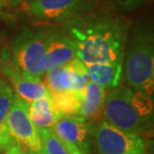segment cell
Masks as SVG:
<instances>
[{
	"instance_id": "cell-4",
	"label": "cell",
	"mask_w": 154,
	"mask_h": 154,
	"mask_svg": "<svg viewBox=\"0 0 154 154\" xmlns=\"http://www.w3.org/2000/svg\"><path fill=\"white\" fill-rule=\"evenodd\" d=\"M50 26L24 27L8 46L0 51V59L17 67L27 75L42 78L43 62Z\"/></svg>"
},
{
	"instance_id": "cell-27",
	"label": "cell",
	"mask_w": 154,
	"mask_h": 154,
	"mask_svg": "<svg viewBox=\"0 0 154 154\" xmlns=\"http://www.w3.org/2000/svg\"><path fill=\"white\" fill-rule=\"evenodd\" d=\"M0 51H1V50H0Z\"/></svg>"
},
{
	"instance_id": "cell-25",
	"label": "cell",
	"mask_w": 154,
	"mask_h": 154,
	"mask_svg": "<svg viewBox=\"0 0 154 154\" xmlns=\"http://www.w3.org/2000/svg\"><path fill=\"white\" fill-rule=\"evenodd\" d=\"M128 154H135V153H128Z\"/></svg>"
},
{
	"instance_id": "cell-8",
	"label": "cell",
	"mask_w": 154,
	"mask_h": 154,
	"mask_svg": "<svg viewBox=\"0 0 154 154\" xmlns=\"http://www.w3.org/2000/svg\"><path fill=\"white\" fill-rule=\"evenodd\" d=\"M6 126L11 137L25 151L42 152L38 129L28 115L27 103L15 94L6 117Z\"/></svg>"
},
{
	"instance_id": "cell-16",
	"label": "cell",
	"mask_w": 154,
	"mask_h": 154,
	"mask_svg": "<svg viewBox=\"0 0 154 154\" xmlns=\"http://www.w3.org/2000/svg\"><path fill=\"white\" fill-rule=\"evenodd\" d=\"M52 103L60 116H79L81 91H63L50 94Z\"/></svg>"
},
{
	"instance_id": "cell-5",
	"label": "cell",
	"mask_w": 154,
	"mask_h": 154,
	"mask_svg": "<svg viewBox=\"0 0 154 154\" xmlns=\"http://www.w3.org/2000/svg\"><path fill=\"white\" fill-rule=\"evenodd\" d=\"M92 144L98 154H145L147 148L145 137L123 131L104 120L95 123Z\"/></svg>"
},
{
	"instance_id": "cell-12",
	"label": "cell",
	"mask_w": 154,
	"mask_h": 154,
	"mask_svg": "<svg viewBox=\"0 0 154 154\" xmlns=\"http://www.w3.org/2000/svg\"><path fill=\"white\" fill-rule=\"evenodd\" d=\"M107 91L90 80L81 91L79 116L86 120L98 122L102 120L104 102Z\"/></svg>"
},
{
	"instance_id": "cell-6",
	"label": "cell",
	"mask_w": 154,
	"mask_h": 154,
	"mask_svg": "<svg viewBox=\"0 0 154 154\" xmlns=\"http://www.w3.org/2000/svg\"><path fill=\"white\" fill-rule=\"evenodd\" d=\"M96 0H34L26 3L27 12L43 21L65 23L93 11Z\"/></svg>"
},
{
	"instance_id": "cell-10",
	"label": "cell",
	"mask_w": 154,
	"mask_h": 154,
	"mask_svg": "<svg viewBox=\"0 0 154 154\" xmlns=\"http://www.w3.org/2000/svg\"><path fill=\"white\" fill-rule=\"evenodd\" d=\"M0 73L10 85L14 94L26 103L50 95L40 78L27 75L2 59H0Z\"/></svg>"
},
{
	"instance_id": "cell-14",
	"label": "cell",
	"mask_w": 154,
	"mask_h": 154,
	"mask_svg": "<svg viewBox=\"0 0 154 154\" xmlns=\"http://www.w3.org/2000/svg\"><path fill=\"white\" fill-rule=\"evenodd\" d=\"M89 80L105 90H111L120 84L122 77V65L112 63L85 64Z\"/></svg>"
},
{
	"instance_id": "cell-22",
	"label": "cell",
	"mask_w": 154,
	"mask_h": 154,
	"mask_svg": "<svg viewBox=\"0 0 154 154\" xmlns=\"http://www.w3.org/2000/svg\"><path fill=\"white\" fill-rule=\"evenodd\" d=\"M5 3V0H0V7H2Z\"/></svg>"
},
{
	"instance_id": "cell-9",
	"label": "cell",
	"mask_w": 154,
	"mask_h": 154,
	"mask_svg": "<svg viewBox=\"0 0 154 154\" xmlns=\"http://www.w3.org/2000/svg\"><path fill=\"white\" fill-rule=\"evenodd\" d=\"M41 80L49 94L63 91L80 92L88 83L89 75L85 64L75 57L68 63L46 72Z\"/></svg>"
},
{
	"instance_id": "cell-2",
	"label": "cell",
	"mask_w": 154,
	"mask_h": 154,
	"mask_svg": "<svg viewBox=\"0 0 154 154\" xmlns=\"http://www.w3.org/2000/svg\"><path fill=\"white\" fill-rule=\"evenodd\" d=\"M153 118V98L124 84L107 92L102 120L109 124L145 137L152 133Z\"/></svg>"
},
{
	"instance_id": "cell-18",
	"label": "cell",
	"mask_w": 154,
	"mask_h": 154,
	"mask_svg": "<svg viewBox=\"0 0 154 154\" xmlns=\"http://www.w3.org/2000/svg\"><path fill=\"white\" fill-rule=\"evenodd\" d=\"M107 4L110 11L122 14L129 13L144 5L149 0H102Z\"/></svg>"
},
{
	"instance_id": "cell-15",
	"label": "cell",
	"mask_w": 154,
	"mask_h": 154,
	"mask_svg": "<svg viewBox=\"0 0 154 154\" xmlns=\"http://www.w3.org/2000/svg\"><path fill=\"white\" fill-rule=\"evenodd\" d=\"M14 98V92L0 73V145L3 150L15 144V140L9 134L6 126V117Z\"/></svg>"
},
{
	"instance_id": "cell-24",
	"label": "cell",
	"mask_w": 154,
	"mask_h": 154,
	"mask_svg": "<svg viewBox=\"0 0 154 154\" xmlns=\"http://www.w3.org/2000/svg\"><path fill=\"white\" fill-rule=\"evenodd\" d=\"M1 151H3V148H2V146L0 145V152H1Z\"/></svg>"
},
{
	"instance_id": "cell-13",
	"label": "cell",
	"mask_w": 154,
	"mask_h": 154,
	"mask_svg": "<svg viewBox=\"0 0 154 154\" xmlns=\"http://www.w3.org/2000/svg\"><path fill=\"white\" fill-rule=\"evenodd\" d=\"M28 115L37 129H52L54 123L59 118L52 103L50 95L27 103Z\"/></svg>"
},
{
	"instance_id": "cell-17",
	"label": "cell",
	"mask_w": 154,
	"mask_h": 154,
	"mask_svg": "<svg viewBox=\"0 0 154 154\" xmlns=\"http://www.w3.org/2000/svg\"><path fill=\"white\" fill-rule=\"evenodd\" d=\"M42 152L44 154H69L52 129H38Z\"/></svg>"
},
{
	"instance_id": "cell-20",
	"label": "cell",
	"mask_w": 154,
	"mask_h": 154,
	"mask_svg": "<svg viewBox=\"0 0 154 154\" xmlns=\"http://www.w3.org/2000/svg\"><path fill=\"white\" fill-rule=\"evenodd\" d=\"M8 3V5H10L11 7H18L21 4H23L24 0H5Z\"/></svg>"
},
{
	"instance_id": "cell-23",
	"label": "cell",
	"mask_w": 154,
	"mask_h": 154,
	"mask_svg": "<svg viewBox=\"0 0 154 154\" xmlns=\"http://www.w3.org/2000/svg\"><path fill=\"white\" fill-rule=\"evenodd\" d=\"M32 1H34V0H24L23 3H25V4H26V3H30V2H32Z\"/></svg>"
},
{
	"instance_id": "cell-11",
	"label": "cell",
	"mask_w": 154,
	"mask_h": 154,
	"mask_svg": "<svg viewBox=\"0 0 154 154\" xmlns=\"http://www.w3.org/2000/svg\"><path fill=\"white\" fill-rule=\"evenodd\" d=\"M77 57L75 42L62 27L50 26V33L43 62V74L62 66Z\"/></svg>"
},
{
	"instance_id": "cell-3",
	"label": "cell",
	"mask_w": 154,
	"mask_h": 154,
	"mask_svg": "<svg viewBox=\"0 0 154 154\" xmlns=\"http://www.w3.org/2000/svg\"><path fill=\"white\" fill-rule=\"evenodd\" d=\"M128 87L150 98L154 94V32L151 23L137 20L130 25L122 64Z\"/></svg>"
},
{
	"instance_id": "cell-21",
	"label": "cell",
	"mask_w": 154,
	"mask_h": 154,
	"mask_svg": "<svg viewBox=\"0 0 154 154\" xmlns=\"http://www.w3.org/2000/svg\"><path fill=\"white\" fill-rule=\"evenodd\" d=\"M25 154H44L43 152H30V151H25Z\"/></svg>"
},
{
	"instance_id": "cell-19",
	"label": "cell",
	"mask_w": 154,
	"mask_h": 154,
	"mask_svg": "<svg viewBox=\"0 0 154 154\" xmlns=\"http://www.w3.org/2000/svg\"><path fill=\"white\" fill-rule=\"evenodd\" d=\"M4 154H25V150H24L23 147L20 146L18 143H15L12 146L8 147V148L5 150Z\"/></svg>"
},
{
	"instance_id": "cell-7",
	"label": "cell",
	"mask_w": 154,
	"mask_h": 154,
	"mask_svg": "<svg viewBox=\"0 0 154 154\" xmlns=\"http://www.w3.org/2000/svg\"><path fill=\"white\" fill-rule=\"evenodd\" d=\"M95 123L80 116H60L54 123L52 131L69 154H89L93 146L92 133Z\"/></svg>"
},
{
	"instance_id": "cell-1",
	"label": "cell",
	"mask_w": 154,
	"mask_h": 154,
	"mask_svg": "<svg viewBox=\"0 0 154 154\" xmlns=\"http://www.w3.org/2000/svg\"><path fill=\"white\" fill-rule=\"evenodd\" d=\"M63 24L75 42L77 57L84 64H123L131 25L126 16L109 10L90 11Z\"/></svg>"
},
{
	"instance_id": "cell-26",
	"label": "cell",
	"mask_w": 154,
	"mask_h": 154,
	"mask_svg": "<svg viewBox=\"0 0 154 154\" xmlns=\"http://www.w3.org/2000/svg\"><path fill=\"white\" fill-rule=\"evenodd\" d=\"M81 154H83V153H81Z\"/></svg>"
}]
</instances>
